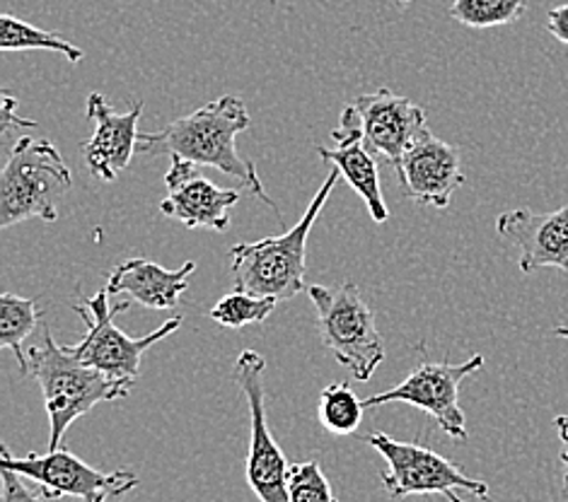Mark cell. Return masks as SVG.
Listing matches in <instances>:
<instances>
[{
    "label": "cell",
    "instance_id": "1",
    "mask_svg": "<svg viewBox=\"0 0 568 502\" xmlns=\"http://www.w3.org/2000/svg\"><path fill=\"white\" fill-rule=\"evenodd\" d=\"M250 124L252 119L245 102L233 98V94H223V98L204 104L194 114L174 119L172 124L158 133H141L139 153L182 157L199 167L221 170L278 213L276 203L266 196V188L260 174H256V165L252 160L242 157L235 147L237 135L247 131Z\"/></svg>",
    "mask_w": 568,
    "mask_h": 502
},
{
    "label": "cell",
    "instance_id": "2",
    "mask_svg": "<svg viewBox=\"0 0 568 502\" xmlns=\"http://www.w3.org/2000/svg\"><path fill=\"white\" fill-rule=\"evenodd\" d=\"M27 375H32L44 393L49 413V452L59 450L65 430L80 416L92 411L98 403L126 399L131 379H116L98 368L80 362L69 346H59L51 331L42 327V338L27 348Z\"/></svg>",
    "mask_w": 568,
    "mask_h": 502
},
{
    "label": "cell",
    "instance_id": "3",
    "mask_svg": "<svg viewBox=\"0 0 568 502\" xmlns=\"http://www.w3.org/2000/svg\"><path fill=\"white\" fill-rule=\"evenodd\" d=\"M342 172L332 170L320 186L315 198L310 201L305 215L288 233L266 237L260 242L237 244L230 249V274L235 290H245L260 297H276L278 303L293 300L297 293L307 290V237L320 218L324 203L329 201Z\"/></svg>",
    "mask_w": 568,
    "mask_h": 502
},
{
    "label": "cell",
    "instance_id": "4",
    "mask_svg": "<svg viewBox=\"0 0 568 502\" xmlns=\"http://www.w3.org/2000/svg\"><path fill=\"white\" fill-rule=\"evenodd\" d=\"M73 186L63 155L49 141L20 139L0 174V227L59 218V198Z\"/></svg>",
    "mask_w": 568,
    "mask_h": 502
},
{
    "label": "cell",
    "instance_id": "5",
    "mask_svg": "<svg viewBox=\"0 0 568 502\" xmlns=\"http://www.w3.org/2000/svg\"><path fill=\"white\" fill-rule=\"evenodd\" d=\"M305 293L317 309V329L324 348L358 382H368L385 360V344L377 331L373 309L363 303L361 290L354 283H342L336 288L307 285Z\"/></svg>",
    "mask_w": 568,
    "mask_h": 502
},
{
    "label": "cell",
    "instance_id": "6",
    "mask_svg": "<svg viewBox=\"0 0 568 502\" xmlns=\"http://www.w3.org/2000/svg\"><path fill=\"white\" fill-rule=\"evenodd\" d=\"M110 297V290L102 288L98 290V295H92L73 307L75 315L85 321L88 334L83 341L69 348L80 362L90 365V368H98L116 379H131V382H136L141 372V358L153 346L165 341L168 336L178 331L182 327V317L168 319L153 334L131 338L116 327L114 317L119 311H129L133 300L114 305Z\"/></svg>",
    "mask_w": 568,
    "mask_h": 502
},
{
    "label": "cell",
    "instance_id": "7",
    "mask_svg": "<svg viewBox=\"0 0 568 502\" xmlns=\"http://www.w3.org/2000/svg\"><path fill=\"white\" fill-rule=\"evenodd\" d=\"M373 450L385 459L387 469L381 473L385 491L392 498L412 495H443L448 502H465L459 491L491 502L489 485L479 479H469L453 461L418 442H399L385 432H373L365 438Z\"/></svg>",
    "mask_w": 568,
    "mask_h": 502
},
{
    "label": "cell",
    "instance_id": "8",
    "mask_svg": "<svg viewBox=\"0 0 568 502\" xmlns=\"http://www.w3.org/2000/svg\"><path fill=\"white\" fill-rule=\"evenodd\" d=\"M428 129L426 112L407 98L383 88L346 104L339 126L332 131L336 143L361 139L375 157L397 170L402 155Z\"/></svg>",
    "mask_w": 568,
    "mask_h": 502
},
{
    "label": "cell",
    "instance_id": "9",
    "mask_svg": "<svg viewBox=\"0 0 568 502\" xmlns=\"http://www.w3.org/2000/svg\"><path fill=\"white\" fill-rule=\"evenodd\" d=\"M0 469L22 473L47 495V500L75 498L80 502H110L139 485V477L133 471H98L61 447L47 454L32 452L27 457H12L8 444H0Z\"/></svg>",
    "mask_w": 568,
    "mask_h": 502
},
{
    "label": "cell",
    "instance_id": "10",
    "mask_svg": "<svg viewBox=\"0 0 568 502\" xmlns=\"http://www.w3.org/2000/svg\"><path fill=\"white\" fill-rule=\"evenodd\" d=\"M266 360L262 352L242 350L235 362V385L245 393L250 406V452H247V483L260 502H291L288 477L291 464L272 436L266 418L264 389Z\"/></svg>",
    "mask_w": 568,
    "mask_h": 502
},
{
    "label": "cell",
    "instance_id": "11",
    "mask_svg": "<svg viewBox=\"0 0 568 502\" xmlns=\"http://www.w3.org/2000/svg\"><path fill=\"white\" fill-rule=\"evenodd\" d=\"M481 368L484 356H471L469 360L457 365L424 362L397 387L375 393L371 399H363L365 409L387 403H407L428 413L445 436H450L453 440H467V420L463 409H459V385Z\"/></svg>",
    "mask_w": 568,
    "mask_h": 502
},
{
    "label": "cell",
    "instance_id": "12",
    "mask_svg": "<svg viewBox=\"0 0 568 502\" xmlns=\"http://www.w3.org/2000/svg\"><path fill=\"white\" fill-rule=\"evenodd\" d=\"M168 198L160 203V213L178 221L189 229L209 227L213 233H225L230 211L240 201L237 188H223L204 180L199 165L182 157H172L165 174Z\"/></svg>",
    "mask_w": 568,
    "mask_h": 502
},
{
    "label": "cell",
    "instance_id": "13",
    "mask_svg": "<svg viewBox=\"0 0 568 502\" xmlns=\"http://www.w3.org/2000/svg\"><path fill=\"white\" fill-rule=\"evenodd\" d=\"M397 174L409 198L438 211L450 208L453 194L467 180L457 147L436 139L428 129L402 155Z\"/></svg>",
    "mask_w": 568,
    "mask_h": 502
},
{
    "label": "cell",
    "instance_id": "14",
    "mask_svg": "<svg viewBox=\"0 0 568 502\" xmlns=\"http://www.w3.org/2000/svg\"><path fill=\"white\" fill-rule=\"evenodd\" d=\"M496 233L520 252V270H568V203L554 213L518 208L498 215Z\"/></svg>",
    "mask_w": 568,
    "mask_h": 502
},
{
    "label": "cell",
    "instance_id": "15",
    "mask_svg": "<svg viewBox=\"0 0 568 502\" xmlns=\"http://www.w3.org/2000/svg\"><path fill=\"white\" fill-rule=\"evenodd\" d=\"M143 102H133L126 114L114 112L104 94L92 92L88 98V119L94 124L90 139L83 143L88 170L102 182H114L139 153V121Z\"/></svg>",
    "mask_w": 568,
    "mask_h": 502
},
{
    "label": "cell",
    "instance_id": "16",
    "mask_svg": "<svg viewBox=\"0 0 568 502\" xmlns=\"http://www.w3.org/2000/svg\"><path fill=\"white\" fill-rule=\"evenodd\" d=\"M194 270L196 262H186L178 270H168L148 259H129L112 270L106 290L110 295L126 293L133 303L148 309H172L189 290V276Z\"/></svg>",
    "mask_w": 568,
    "mask_h": 502
},
{
    "label": "cell",
    "instance_id": "17",
    "mask_svg": "<svg viewBox=\"0 0 568 502\" xmlns=\"http://www.w3.org/2000/svg\"><path fill=\"white\" fill-rule=\"evenodd\" d=\"M317 153L324 162H329L342 172L348 186L363 198L371 218L375 223H387L389 211L383 198L381 188V170H377V157L363 145L361 139L336 143V147H317Z\"/></svg>",
    "mask_w": 568,
    "mask_h": 502
},
{
    "label": "cell",
    "instance_id": "18",
    "mask_svg": "<svg viewBox=\"0 0 568 502\" xmlns=\"http://www.w3.org/2000/svg\"><path fill=\"white\" fill-rule=\"evenodd\" d=\"M39 319L42 311L37 300L12 293L0 295V346L16 352L22 375H27V350L22 346L34 334Z\"/></svg>",
    "mask_w": 568,
    "mask_h": 502
},
{
    "label": "cell",
    "instance_id": "19",
    "mask_svg": "<svg viewBox=\"0 0 568 502\" xmlns=\"http://www.w3.org/2000/svg\"><path fill=\"white\" fill-rule=\"evenodd\" d=\"M0 49L3 51H30V49L57 51V53H63L71 63H80L85 59L83 49L71 44L69 39L47 30H39V27L12 16H0Z\"/></svg>",
    "mask_w": 568,
    "mask_h": 502
},
{
    "label": "cell",
    "instance_id": "20",
    "mask_svg": "<svg viewBox=\"0 0 568 502\" xmlns=\"http://www.w3.org/2000/svg\"><path fill=\"white\" fill-rule=\"evenodd\" d=\"M320 423L332 436H354L361 428L365 401L346 382H334L320 393Z\"/></svg>",
    "mask_w": 568,
    "mask_h": 502
},
{
    "label": "cell",
    "instance_id": "21",
    "mask_svg": "<svg viewBox=\"0 0 568 502\" xmlns=\"http://www.w3.org/2000/svg\"><path fill=\"white\" fill-rule=\"evenodd\" d=\"M527 10V0H453L450 18L471 30H491L518 22Z\"/></svg>",
    "mask_w": 568,
    "mask_h": 502
},
{
    "label": "cell",
    "instance_id": "22",
    "mask_svg": "<svg viewBox=\"0 0 568 502\" xmlns=\"http://www.w3.org/2000/svg\"><path fill=\"white\" fill-rule=\"evenodd\" d=\"M276 305V297H260L245 290H233L213 305L209 317L225 329H242L250 327V324H262L266 317H272Z\"/></svg>",
    "mask_w": 568,
    "mask_h": 502
},
{
    "label": "cell",
    "instance_id": "23",
    "mask_svg": "<svg viewBox=\"0 0 568 502\" xmlns=\"http://www.w3.org/2000/svg\"><path fill=\"white\" fill-rule=\"evenodd\" d=\"M288 493L291 502H339L332 493V483L324 477L320 461L291 464Z\"/></svg>",
    "mask_w": 568,
    "mask_h": 502
},
{
    "label": "cell",
    "instance_id": "24",
    "mask_svg": "<svg viewBox=\"0 0 568 502\" xmlns=\"http://www.w3.org/2000/svg\"><path fill=\"white\" fill-rule=\"evenodd\" d=\"M0 471H3V502H49L47 495L22 473L10 469Z\"/></svg>",
    "mask_w": 568,
    "mask_h": 502
},
{
    "label": "cell",
    "instance_id": "25",
    "mask_svg": "<svg viewBox=\"0 0 568 502\" xmlns=\"http://www.w3.org/2000/svg\"><path fill=\"white\" fill-rule=\"evenodd\" d=\"M547 32L568 47V3L551 8L547 12Z\"/></svg>",
    "mask_w": 568,
    "mask_h": 502
},
{
    "label": "cell",
    "instance_id": "26",
    "mask_svg": "<svg viewBox=\"0 0 568 502\" xmlns=\"http://www.w3.org/2000/svg\"><path fill=\"white\" fill-rule=\"evenodd\" d=\"M559 432V442H561V502H568V416H559L554 420Z\"/></svg>",
    "mask_w": 568,
    "mask_h": 502
},
{
    "label": "cell",
    "instance_id": "27",
    "mask_svg": "<svg viewBox=\"0 0 568 502\" xmlns=\"http://www.w3.org/2000/svg\"><path fill=\"white\" fill-rule=\"evenodd\" d=\"M16 106H18V102H16V98H12V94L6 90L3 92V114H0V121H3V135H8V131H10V126H27V129H34L37 124L34 121H27V119H20L18 114H16Z\"/></svg>",
    "mask_w": 568,
    "mask_h": 502
},
{
    "label": "cell",
    "instance_id": "28",
    "mask_svg": "<svg viewBox=\"0 0 568 502\" xmlns=\"http://www.w3.org/2000/svg\"><path fill=\"white\" fill-rule=\"evenodd\" d=\"M554 336L566 338V341H568V327H557V329H554Z\"/></svg>",
    "mask_w": 568,
    "mask_h": 502
},
{
    "label": "cell",
    "instance_id": "29",
    "mask_svg": "<svg viewBox=\"0 0 568 502\" xmlns=\"http://www.w3.org/2000/svg\"><path fill=\"white\" fill-rule=\"evenodd\" d=\"M397 3H399V6H407V3H412V0H397Z\"/></svg>",
    "mask_w": 568,
    "mask_h": 502
}]
</instances>
